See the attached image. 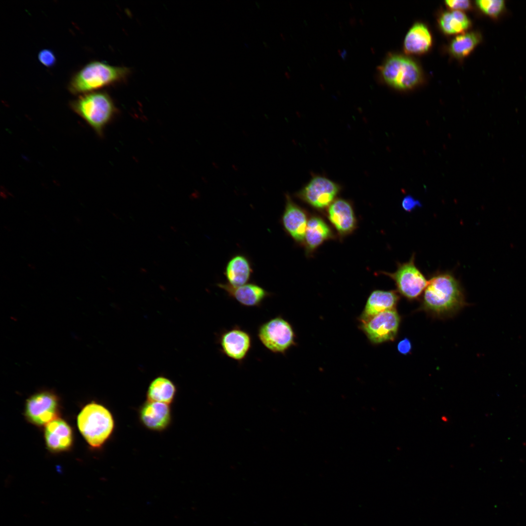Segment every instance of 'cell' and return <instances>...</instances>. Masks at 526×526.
I'll use <instances>...</instances> for the list:
<instances>
[{"label":"cell","instance_id":"1","mask_svg":"<svg viewBox=\"0 0 526 526\" xmlns=\"http://www.w3.org/2000/svg\"><path fill=\"white\" fill-rule=\"evenodd\" d=\"M424 291L422 307L436 316H451L466 304L463 288L451 272L432 275Z\"/></svg>","mask_w":526,"mask_h":526},{"label":"cell","instance_id":"2","mask_svg":"<svg viewBox=\"0 0 526 526\" xmlns=\"http://www.w3.org/2000/svg\"><path fill=\"white\" fill-rule=\"evenodd\" d=\"M129 73V69L125 67L92 61L73 74L68 84V90L71 94L77 95L95 92L124 81Z\"/></svg>","mask_w":526,"mask_h":526},{"label":"cell","instance_id":"3","mask_svg":"<svg viewBox=\"0 0 526 526\" xmlns=\"http://www.w3.org/2000/svg\"><path fill=\"white\" fill-rule=\"evenodd\" d=\"M70 106L99 136H102L104 129L117 111L111 97L103 91L78 95L70 102Z\"/></svg>","mask_w":526,"mask_h":526},{"label":"cell","instance_id":"4","mask_svg":"<svg viewBox=\"0 0 526 526\" xmlns=\"http://www.w3.org/2000/svg\"><path fill=\"white\" fill-rule=\"evenodd\" d=\"M77 425L83 436L94 448L100 447L112 434L114 422L111 412L95 403L86 405L77 417Z\"/></svg>","mask_w":526,"mask_h":526},{"label":"cell","instance_id":"5","mask_svg":"<svg viewBox=\"0 0 526 526\" xmlns=\"http://www.w3.org/2000/svg\"><path fill=\"white\" fill-rule=\"evenodd\" d=\"M383 79L398 90H408L421 81L422 74L418 65L412 59L401 55H391L380 68Z\"/></svg>","mask_w":526,"mask_h":526},{"label":"cell","instance_id":"6","mask_svg":"<svg viewBox=\"0 0 526 526\" xmlns=\"http://www.w3.org/2000/svg\"><path fill=\"white\" fill-rule=\"evenodd\" d=\"M257 336L263 345L276 354H285L296 344V335L291 324L282 315L261 324Z\"/></svg>","mask_w":526,"mask_h":526},{"label":"cell","instance_id":"7","mask_svg":"<svg viewBox=\"0 0 526 526\" xmlns=\"http://www.w3.org/2000/svg\"><path fill=\"white\" fill-rule=\"evenodd\" d=\"M414 259L413 254L409 261L398 263L397 269L394 272H379L392 279L397 291L409 300L417 298L424 291L428 282L416 266Z\"/></svg>","mask_w":526,"mask_h":526},{"label":"cell","instance_id":"8","mask_svg":"<svg viewBox=\"0 0 526 526\" xmlns=\"http://www.w3.org/2000/svg\"><path fill=\"white\" fill-rule=\"evenodd\" d=\"M340 190L338 184L326 177L316 175L296 193V196L311 207L323 210L337 199Z\"/></svg>","mask_w":526,"mask_h":526},{"label":"cell","instance_id":"9","mask_svg":"<svg viewBox=\"0 0 526 526\" xmlns=\"http://www.w3.org/2000/svg\"><path fill=\"white\" fill-rule=\"evenodd\" d=\"M216 342L223 355L241 364L248 356L253 341L248 331L236 325L221 331L216 335Z\"/></svg>","mask_w":526,"mask_h":526},{"label":"cell","instance_id":"10","mask_svg":"<svg viewBox=\"0 0 526 526\" xmlns=\"http://www.w3.org/2000/svg\"><path fill=\"white\" fill-rule=\"evenodd\" d=\"M400 317L396 310L380 313L362 322V329L374 343L393 340L397 333Z\"/></svg>","mask_w":526,"mask_h":526},{"label":"cell","instance_id":"11","mask_svg":"<svg viewBox=\"0 0 526 526\" xmlns=\"http://www.w3.org/2000/svg\"><path fill=\"white\" fill-rule=\"evenodd\" d=\"M58 400L57 396L48 391L37 393L26 402L25 414L32 423L42 426L57 418Z\"/></svg>","mask_w":526,"mask_h":526},{"label":"cell","instance_id":"12","mask_svg":"<svg viewBox=\"0 0 526 526\" xmlns=\"http://www.w3.org/2000/svg\"><path fill=\"white\" fill-rule=\"evenodd\" d=\"M285 205L282 217L285 231L298 244H303L309 218L306 211L285 195Z\"/></svg>","mask_w":526,"mask_h":526},{"label":"cell","instance_id":"13","mask_svg":"<svg viewBox=\"0 0 526 526\" xmlns=\"http://www.w3.org/2000/svg\"><path fill=\"white\" fill-rule=\"evenodd\" d=\"M327 217L341 237L351 234L357 226V220L352 204L337 198L327 208Z\"/></svg>","mask_w":526,"mask_h":526},{"label":"cell","instance_id":"14","mask_svg":"<svg viewBox=\"0 0 526 526\" xmlns=\"http://www.w3.org/2000/svg\"><path fill=\"white\" fill-rule=\"evenodd\" d=\"M217 285L230 298L247 307H260L264 301L271 295L263 287L253 283H247L238 286L224 283H219Z\"/></svg>","mask_w":526,"mask_h":526},{"label":"cell","instance_id":"15","mask_svg":"<svg viewBox=\"0 0 526 526\" xmlns=\"http://www.w3.org/2000/svg\"><path fill=\"white\" fill-rule=\"evenodd\" d=\"M140 418L147 428L154 431L163 430L171 420L169 404L148 400L141 408Z\"/></svg>","mask_w":526,"mask_h":526},{"label":"cell","instance_id":"16","mask_svg":"<svg viewBox=\"0 0 526 526\" xmlns=\"http://www.w3.org/2000/svg\"><path fill=\"white\" fill-rule=\"evenodd\" d=\"M44 432L47 446L51 451H65L72 444V429L62 419L57 418L50 422L46 425Z\"/></svg>","mask_w":526,"mask_h":526},{"label":"cell","instance_id":"17","mask_svg":"<svg viewBox=\"0 0 526 526\" xmlns=\"http://www.w3.org/2000/svg\"><path fill=\"white\" fill-rule=\"evenodd\" d=\"M334 237L326 222L318 215L309 218L303 244L307 256L311 255L324 242Z\"/></svg>","mask_w":526,"mask_h":526},{"label":"cell","instance_id":"18","mask_svg":"<svg viewBox=\"0 0 526 526\" xmlns=\"http://www.w3.org/2000/svg\"><path fill=\"white\" fill-rule=\"evenodd\" d=\"M399 299L397 292L394 290L373 291L369 296L360 316L362 322L380 313L394 309Z\"/></svg>","mask_w":526,"mask_h":526},{"label":"cell","instance_id":"19","mask_svg":"<svg viewBox=\"0 0 526 526\" xmlns=\"http://www.w3.org/2000/svg\"><path fill=\"white\" fill-rule=\"evenodd\" d=\"M432 44V37L425 25L415 23L407 33L404 49L408 54L420 55L427 52Z\"/></svg>","mask_w":526,"mask_h":526},{"label":"cell","instance_id":"20","mask_svg":"<svg viewBox=\"0 0 526 526\" xmlns=\"http://www.w3.org/2000/svg\"><path fill=\"white\" fill-rule=\"evenodd\" d=\"M252 272L248 259L243 255H237L228 262L225 274L228 284L238 286L248 283Z\"/></svg>","mask_w":526,"mask_h":526},{"label":"cell","instance_id":"21","mask_svg":"<svg viewBox=\"0 0 526 526\" xmlns=\"http://www.w3.org/2000/svg\"><path fill=\"white\" fill-rule=\"evenodd\" d=\"M176 393L175 384L169 378L160 376L150 383L147 397L148 401L169 404L173 401Z\"/></svg>","mask_w":526,"mask_h":526},{"label":"cell","instance_id":"22","mask_svg":"<svg viewBox=\"0 0 526 526\" xmlns=\"http://www.w3.org/2000/svg\"><path fill=\"white\" fill-rule=\"evenodd\" d=\"M441 30L448 35H454L467 30L470 22L466 15L462 11L452 10L443 13L439 19Z\"/></svg>","mask_w":526,"mask_h":526},{"label":"cell","instance_id":"23","mask_svg":"<svg viewBox=\"0 0 526 526\" xmlns=\"http://www.w3.org/2000/svg\"><path fill=\"white\" fill-rule=\"evenodd\" d=\"M480 40V35L476 32L460 35L456 36L451 42L450 51L455 57H465L471 52Z\"/></svg>","mask_w":526,"mask_h":526},{"label":"cell","instance_id":"24","mask_svg":"<svg viewBox=\"0 0 526 526\" xmlns=\"http://www.w3.org/2000/svg\"><path fill=\"white\" fill-rule=\"evenodd\" d=\"M476 3L483 12L493 18L498 17L505 7V1L502 0H479Z\"/></svg>","mask_w":526,"mask_h":526},{"label":"cell","instance_id":"25","mask_svg":"<svg viewBox=\"0 0 526 526\" xmlns=\"http://www.w3.org/2000/svg\"><path fill=\"white\" fill-rule=\"evenodd\" d=\"M38 59L43 66L47 67L54 66L56 63V57L54 53L48 49L40 51L38 55Z\"/></svg>","mask_w":526,"mask_h":526},{"label":"cell","instance_id":"26","mask_svg":"<svg viewBox=\"0 0 526 526\" xmlns=\"http://www.w3.org/2000/svg\"><path fill=\"white\" fill-rule=\"evenodd\" d=\"M446 5L453 10H466L471 7L470 1L468 0H448L445 1Z\"/></svg>","mask_w":526,"mask_h":526},{"label":"cell","instance_id":"27","mask_svg":"<svg viewBox=\"0 0 526 526\" xmlns=\"http://www.w3.org/2000/svg\"><path fill=\"white\" fill-rule=\"evenodd\" d=\"M421 206L420 202L411 195L405 196L402 201V207L406 211L411 212L417 207Z\"/></svg>","mask_w":526,"mask_h":526},{"label":"cell","instance_id":"28","mask_svg":"<svg viewBox=\"0 0 526 526\" xmlns=\"http://www.w3.org/2000/svg\"><path fill=\"white\" fill-rule=\"evenodd\" d=\"M411 348V342L408 338H404L400 341L397 345L398 351L403 355L408 354L410 352Z\"/></svg>","mask_w":526,"mask_h":526}]
</instances>
